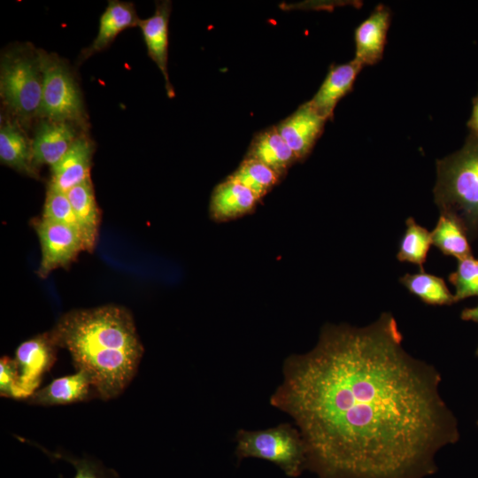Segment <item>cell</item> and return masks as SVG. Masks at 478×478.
<instances>
[{
  "label": "cell",
  "mask_w": 478,
  "mask_h": 478,
  "mask_svg": "<svg viewBox=\"0 0 478 478\" xmlns=\"http://www.w3.org/2000/svg\"><path fill=\"white\" fill-rule=\"evenodd\" d=\"M282 374L270 404L293 419L319 478H423L459 439L439 373L404 349L389 312L362 328L325 325Z\"/></svg>",
  "instance_id": "obj_1"
},
{
  "label": "cell",
  "mask_w": 478,
  "mask_h": 478,
  "mask_svg": "<svg viewBox=\"0 0 478 478\" xmlns=\"http://www.w3.org/2000/svg\"><path fill=\"white\" fill-rule=\"evenodd\" d=\"M77 369L91 377L96 396L118 397L135 376L143 347L128 310L115 305L73 310L50 331Z\"/></svg>",
  "instance_id": "obj_2"
},
{
  "label": "cell",
  "mask_w": 478,
  "mask_h": 478,
  "mask_svg": "<svg viewBox=\"0 0 478 478\" xmlns=\"http://www.w3.org/2000/svg\"><path fill=\"white\" fill-rule=\"evenodd\" d=\"M434 200L459 221L469 239L478 234V139L468 135L454 153L436 161Z\"/></svg>",
  "instance_id": "obj_3"
},
{
  "label": "cell",
  "mask_w": 478,
  "mask_h": 478,
  "mask_svg": "<svg viewBox=\"0 0 478 478\" xmlns=\"http://www.w3.org/2000/svg\"><path fill=\"white\" fill-rule=\"evenodd\" d=\"M238 460L264 459L276 465L289 477L299 476L306 468L307 451L297 428L289 423L261 430L240 429L235 436Z\"/></svg>",
  "instance_id": "obj_4"
},
{
  "label": "cell",
  "mask_w": 478,
  "mask_h": 478,
  "mask_svg": "<svg viewBox=\"0 0 478 478\" xmlns=\"http://www.w3.org/2000/svg\"><path fill=\"white\" fill-rule=\"evenodd\" d=\"M36 54L42 75L40 112L50 120L82 123L81 94L68 67L55 55L42 50Z\"/></svg>",
  "instance_id": "obj_5"
},
{
  "label": "cell",
  "mask_w": 478,
  "mask_h": 478,
  "mask_svg": "<svg viewBox=\"0 0 478 478\" xmlns=\"http://www.w3.org/2000/svg\"><path fill=\"white\" fill-rule=\"evenodd\" d=\"M0 90L4 103L25 117L40 112L42 75L37 54L12 51L2 58Z\"/></svg>",
  "instance_id": "obj_6"
},
{
  "label": "cell",
  "mask_w": 478,
  "mask_h": 478,
  "mask_svg": "<svg viewBox=\"0 0 478 478\" xmlns=\"http://www.w3.org/2000/svg\"><path fill=\"white\" fill-rule=\"evenodd\" d=\"M57 348L50 331L19 345L14 358L19 371L14 399H28L37 390L42 376L55 362Z\"/></svg>",
  "instance_id": "obj_7"
},
{
  "label": "cell",
  "mask_w": 478,
  "mask_h": 478,
  "mask_svg": "<svg viewBox=\"0 0 478 478\" xmlns=\"http://www.w3.org/2000/svg\"><path fill=\"white\" fill-rule=\"evenodd\" d=\"M35 229L42 251L38 269L41 277L68 266L85 251L80 232L73 227L42 218L35 223Z\"/></svg>",
  "instance_id": "obj_8"
},
{
  "label": "cell",
  "mask_w": 478,
  "mask_h": 478,
  "mask_svg": "<svg viewBox=\"0 0 478 478\" xmlns=\"http://www.w3.org/2000/svg\"><path fill=\"white\" fill-rule=\"evenodd\" d=\"M326 122L327 120L305 102L281 121L276 128L298 161H303L310 155L322 135Z\"/></svg>",
  "instance_id": "obj_9"
},
{
  "label": "cell",
  "mask_w": 478,
  "mask_h": 478,
  "mask_svg": "<svg viewBox=\"0 0 478 478\" xmlns=\"http://www.w3.org/2000/svg\"><path fill=\"white\" fill-rule=\"evenodd\" d=\"M391 19L389 9L377 5L355 29V58L361 66H373L382 60Z\"/></svg>",
  "instance_id": "obj_10"
},
{
  "label": "cell",
  "mask_w": 478,
  "mask_h": 478,
  "mask_svg": "<svg viewBox=\"0 0 478 478\" xmlns=\"http://www.w3.org/2000/svg\"><path fill=\"white\" fill-rule=\"evenodd\" d=\"M362 68L354 59L331 66L320 89L308 104L327 120H332L337 103L352 90Z\"/></svg>",
  "instance_id": "obj_11"
},
{
  "label": "cell",
  "mask_w": 478,
  "mask_h": 478,
  "mask_svg": "<svg viewBox=\"0 0 478 478\" xmlns=\"http://www.w3.org/2000/svg\"><path fill=\"white\" fill-rule=\"evenodd\" d=\"M171 6L170 1L157 2L154 14L146 19H140L138 26L142 30L149 57L156 63L165 78L167 96L173 97L174 91L167 71Z\"/></svg>",
  "instance_id": "obj_12"
},
{
  "label": "cell",
  "mask_w": 478,
  "mask_h": 478,
  "mask_svg": "<svg viewBox=\"0 0 478 478\" xmlns=\"http://www.w3.org/2000/svg\"><path fill=\"white\" fill-rule=\"evenodd\" d=\"M93 145L78 137L65 156L51 166L50 187L66 193L75 186L90 180Z\"/></svg>",
  "instance_id": "obj_13"
},
{
  "label": "cell",
  "mask_w": 478,
  "mask_h": 478,
  "mask_svg": "<svg viewBox=\"0 0 478 478\" xmlns=\"http://www.w3.org/2000/svg\"><path fill=\"white\" fill-rule=\"evenodd\" d=\"M76 139L72 123L50 120L42 122L31 144L35 166H53L65 156Z\"/></svg>",
  "instance_id": "obj_14"
},
{
  "label": "cell",
  "mask_w": 478,
  "mask_h": 478,
  "mask_svg": "<svg viewBox=\"0 0 478 478\" xmlns=\"http://www.w3.org/2000/svg\"><path fill=\"white\" fill-rule=\"evenodd\" d=\"M260 200L249 189L228 178L212 190L209 212L216 221H227L251 212Z\"/></svg>",
  "instance_id": "obj_15"
},
{
  "label": "cell",
  "mask_w": 478,
  "mask_h": 478,
  "mask_svg": "<svg viewBox=\"0 0 478 478\" xmlns=\"http://www.w3.org/2000/svg\"><path fill=\"white\" fill-rule=\"evenodd\" d=\"M92 390L96 392L90 375L85 370L77 369L75 374L55 379L37 389L27 400L39 405H68L89 399Z\"/></svg>",
  "instance_id": "obj_16"
},
{
  "label": "cell",
  "mask_w": 478,
  "mask_h": 478,
  "mask_svg": "<svg viewBox=\"0 0 478 478\" xmlns=\"http://www.w3.org/2000/svg\"><path fill=\"white\" fill-rule=\"evenodd\" d=\"M245 158L264 164L281 178L298 161L293 150L279 134L276 126L259 131L253 136Z\"/></svg>",
  "instance_id": "obj_17"
},
{
  "label": "cell",
  "mask_w": 478,
  "mask_h": 478,
  "mask_svg": "<svg viewBox=\"0 0 478 478\" xmlns=\"http://www.w3.org/2000/svg\"><path fill=\"white\" fill-rule=\"evenodd\" d=\"M66 195L72 204L85 251H92L97 240L100 212L91 180L73 187Z\"/></svg>",
  "instance_id": "obj_18"
},
{
  "label": "cell",
  "mask_w": 478,
  "mask_h": 478,
  "mask_svg": "<svg viewBox=\"0 0 478 478\" xmlns=\"http://www.w3.org/2000/svg\"><path fill=\"white\" fill-rule=\"evenodd\" d=\"M138 19L132 3L110 1L101 15L98 33L89 47L83 50V59L107 48L123 30L138 26Z\"/></svg>",
  "instance_id": "obj_19"
},
{
  "label": "cell",
  "mask_w": 478,
  "mask_h": 478,
  "mask_svg": "<svg viewBox=\"0 0 478 478\" xmlns=\"http://www.w3.org/2000/svg\"><path fill=\"white\" fill-rule=\"evenodd\" d=\"M0 160L2 164L29 176L37 174L33 162L32 145H29L22 132L11 123L1 125Z\"/></svg>",
  "instance_id": "obj_20"
},
{
  "label": "cell",
  "mask_w": 478,
  "mask_h": 478,
  "mask_svg": "<svg viewBox=\"0 0 478 478\" xmlns=\"http://www.w3.org/2000/svg\"><path fill=\"white\" fill-rule=\"evenodd\" d=\"M432 244L443 255L458 260L471 257L469 238L463 227L454 218L440 213L436 227L431 231Z\"/></svg>",
  "instance_id": "obj_21"
},
{
  "label": "cell",
  "mask_w": 478,
  "mask_h": 478,
  "mask_svg": "<svg viewBox=\"0 0 478 478\" xmlns=\"http://www.w3.org/2000/svg\"><path fill=\"white\" fill-rule=\"evenodd\" d=\"M400 282L410 293L428 305H446L455 303L454 294L449 290L444 280L424 270L405 274L400 278Z\"/></svg>",
  "instance_id": "obj_22"
},
{
  "label": "cell",
  "mask_w": 478,
  "mask_h": 478,
  "mask_svg": "<svg viewBox=\"0 0 478 478\" xmlns=\"http://www.w3.org/2000/svg\"><path fill=\"white\" fill-rule=\"evenodd\" d=\"M227 178L249 189L259 200L281 180V177L268 166L248 158H244Z\"/></svg>",
  "instance_id": "obj_23"
},
{
  "label": "cell",
  "mask_w": 478,
  "mask_h": 478,
  "mask_svg": "<svg viewBox=\"0 0 478 478\" xmlns=\"http://www.w3.org/2000/svg\"><path fill=\"white\" fill-rule=\"evenodd\" d=\"M405 231L400 240L397 258L408 262L423 270L428 251L432 245L431 232L419 225L412 217L405 221Z\"/></svg>",
  "instance_id": "obj_24"
},
{
  "label": "cell",
  "mask_w": 478,
  "mask_h": 478,
  "mask_svg": "<svg viewBox=\"0 0 478 478\" xmlns=\"http://www.w3.org/2000/svg\"><path fill=\"white\" fill-rule=\"evenodd\" d=\"M449 281L455 287V303L478 296V258L471 256L458 260L457 268L449 275Z\"/></svg>",
  "instance_id": "obj_25"
},
{
  "label": "cell",
  "mask_w": 478,
  "mask_h": 478,
  "mask_svg": "<svg viewBox=\"0 0 478 478\" xmlns=\"http://www.w3.org/2000/svg\"><path fill=\"white\" fill-rule=\"evenodd\" d=\"M42 218L66 224L79 231L76 218L66 193L50 186L47 189Z\"/></svg>",
  "instance_id": "obj_26"
},
{
  "label": "cell",
  "mask_w": 478,
  "mask_h": 478,
  "mask_svg": "<svg viewBox=\"0 0 478 478\" xmlns=\"http://www.w3.org/2000/svg\"><path fill=\"white\" fill-rule=\"evenodd\" d=\"M57 458H63L70 462L75 468L73 478H119L118 474L111 469L103 466L99 462L90 459H76L61 454H54ZM59 478H63L61 475Z\"/></svg>",
  "instance_id": "obj_27"
},
{
  "label": "cell",
  "mask_w": 478,
  "mask_h": 478,
  "mask_svg": "<svg viewBox=\"0 0 478 478\" xmlns=\"http://www.w3.org/2000/svg\"><path fill=\"white\" fill-rule=\"evenodd\" d=\"M19 379L18 366L14 358L6 356L0 360V394L14 399Z\"/></svg>",
  "instance_id": "obj_28"
},
{
  "label": "cell",
  "mask_w": 478,
  "mask_h": 478,
  "mask_svg": "<svg viewBox=\"0 0 478 478\" xmlns=\"http://www.w3.org/2000/svg\"><path fill=\"white\" fill-rule=\"evenodd\" d=\"M469 134L478 139V93L473 98V108L470 119L467 121Z\"/></svg>",
  "instance_id": "obj_29"
},
{
  "label": "cell",
  "mask_w": 478,
  "mask_h": 478,
  "mask_svg": "<svg viewBox=\"0 0 478 478\" xmlns=\"http://www.w3.org/2000/svg\"><path fill=\"white\" fill-rule=\"evenodd\" d=\"M461 318L465 320H472L478 323V305L463 310Z\"/></svg>",
  "instance_id": "obj_30"
},
{
  "label": "cell",
  "mask_w": 478,
  "mask_h": 478,
  "mask_svg": "<svg viewBox=\"0 0 478 478\" xmlns=\"http://www.w3.org/2000/svg\"><path fill=\"white\" fill-rule=\"evenodd\" d=\"M476 355L478 356V347H477V350H476Z\"/></svg>",
  "instance_id": "obj_31"
}]
</instances>
